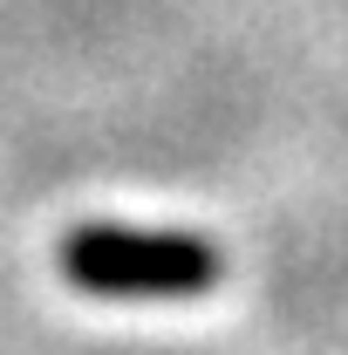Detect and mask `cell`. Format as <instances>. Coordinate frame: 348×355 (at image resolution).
Returning a JSON list of instances; mask_svg holds the SVG:
<instances>
[{
  "instance_id": "obj_1",
  "label": "cell",
  "mask_w": 348,
  "mask_h": 355,
  "mask_svg": "<svg viewBox=\"0 0 348 355\" xmlns=\"http://www.w3.org/2000/svg\"><path fill=\"white\" fill-rule=\"evenodd\" d=\"M55 266L69 287L96 301H191L225 280V253L205 232H150V225L116 219L69 225L55 246Z\"/></svg>"
}]
</instances>
